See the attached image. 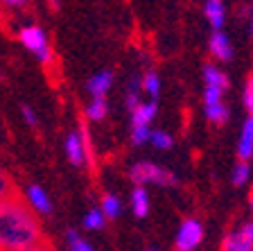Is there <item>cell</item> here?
Returning a JSON list of instances; mask_svg holds the SVG:
<instances>
[{
    "mask_svg": "<svg viewBox=\"0 0 253 251\" xmlns=\"http://www.w3.org/2000/svg\"><path fill=\"white\" fill-rule=\"evenodd\" d=\"M249 179H251V163L247 161H237L235 167H233L231 172V183L233 186H244V183H249Z\"/></svg>",
    "mask_w": 253,
    "mask_h": 251,
    "instance_id": "obj_20",
    "label": "cell"
},
{
    "mask_svg": "<svg viewBox=\"0 0 253 251\" xmlns=\"http://www.w3.org/2000/svg\"><path fill=\"white\" fill-rule=\"evenodd\" d=\"M129 179L136 186H161V188H172L176 186V174L169 172L168 167L158 165L152 161H138L129 167Z\"/></svg>",
    "mask_w": 253,
    "mask_h": 251,
    "instance_id": "obj_2",
    "label": "cell"
},
{
    "mask_svg": "<svg viewBox=\"0 0 253 251\" xmlns=\"http://www.w3.org/2000/svg\"><path fill=\"white\" fill-rule=\"evenodd\" d=\"M208 50L217 61H231L235 50H233L231 39L224 34V32H212L211 39H208Z\"/></svg>",
    "mask_w": 253,
    "mask_h": 251,
    "instance_id": "obj_8",
    "label": "cell"
},
{
    "mask_svg": "<svg viewBox=\"0 0 253 251\" xmlns=\"http://www.w3.org/2000/svg\"><path fill=\"white\" fill-rule=\"evenodd\" d=\"M204 82H206V86H211V89H219V91L228 89V77L221 73L217 66H212V63H206L204 66Z\"/></svg>",
    "mask_w": 253,
    "mask_h": 251,
    "instance_id": "obj_14",
    "label": "cell"
},
{
    "mask_svg": "<svg viewBox=\"0 0 253 251\" xmlns=\"http://www.w3.org/2000/svg\"><path fill=\"white\" fill-rule=\"evenodd\" d=\"M156 113H158V104L154 100L142 102L136 111H131V125L133 127H149L154 122V118H156Z\"/></svg>",
    "mask_w": 253,
    "mask_h": 251,
    "instance_id": "obj_13",
    "label": "cell"
},
{
    "mask_svg": "<svg viewBox=\"0 0 253 251\" xmlns=\"http://www.w3.org/2000/svg\"><path fill=\"white\" fill-rule=\"evenodd\" d=\"M224 251H253V222H244L235 233H228L221 242Z\"/></svg>",
    "mask_w": 253,
    "mask_h": 251,
    "instance_id": "obj_6",
    "label": "cell"
},
{
    "mask_svg": "<svg viewBox=\"0 0 253 251\" xmlns=\"http://www.w3.org/2000/svg\"><path fill=\"white\" fill-rule=\"evenodd\" d=\"M237 156L240 161H247L253 156V115H247V120L240 131V141H237Z\"/></svg>",
    "mask_w": 253,
    "mask_h": 251,
    "instance_id": "obj_10",
    "label": "cell"
},
{
    "mask_svg": "<svg viewBox=\"0 0 253 251\" xmlns=\"http://www.w3.org/2000/svg\"><path fill=\"white\" fill-rule=\"evenodd\" d=\"M129 206H131V213L136 217H147L149 215V193L147 188H142V186H133L131 190V197H129Z\"/></svg>",
    "mask_w": 253,
    "mask_h": 251,
    "instance_id": "obj_12",
    "label": "cell"
},
{
    "mask_svg": "<svg viewBox=\"0 0 253 251\" xmlns=\"http://www.w3.org/2000/svg\"><path fill=\"white\" fill-rule=\"evenodd\" d=\"M66 245H68L70 251H95L93 245H90L88 240H84V238L79 236L75 229H68V231H66Z\"/></svg>",
    "mask_w": 253,
    "mask_h": 251,
    "instance_id": "obj_22",
    "label": "cell"
},
{
    "mask_svg": "<svg viewBox=\"0 0 253 251\" xmlns=\"http://www.w3.org/2000/svg\"><path fill=\"white\" fill-rule=\"evenodd\" d=\"M242 102H244V106H247L249 115H253V75H251V77L247 79V84H244Z\"/></svg>",
    "mask_w": 253,
    "mask_h": 251,
    "instance_id": "obj_26",
    "label": "cell"
},
{
    "mask_svg": "<svg viewBox=\"0 0 253 251\" xmlns=\"http://www.w3.org/2000/svg\"><path fill=\"white\" fill-rule=\"evenodd\" d=\"M27 251H50V249H47V247H41V245H39V247H34V249H27Z\"/></svg>",
    "mask_w": 253,
    "mask_h": 251,
    "instance_id": "obj_30",
    "label": "cell"
},
{
    "mask_svg": "<svg viewBox=\"0 0 253 251\" xmlns=\"http://www.w3.org/2000/svg\"><path fill=\"white\" fill-rule=\"evenodd\" d=\"M221 102H224V91H219V89H211V86H206V89H204V106L221 104Z\"/></svg>",
    "mask_w": 253,
    "mask_h": 251,
    "instance_id": "obj_25",
    "label": "cell"
},
{
    "mask_svg": "<svg viewBox=\"0 0 253 251\" xmlns=\"http://www.w3.org/2000/svg\"><path fill=\"white\" fill-rule=\"evenodd\" d=\"M41 226L32 208L18 199H2L0 206V245L5 251H27L39 247Z\"/></svg>",
    "mask_w": 253,
    "mask_h": 251,
    "instance_id": "obj_1",
    "label": "cell"
},
{
    "mask_svg": "<svg viewBox=\"0 0 253 251\" xmlns=\"http://www.w3.org/2000/svg\"><path fill=\"white\" fill-rule=\"evenodd\" d=\"M21 115H23V120H25L30 127H34V125H37V122H39V115H37V111L32 109L30 104H23Z\"/></svg>",
    "mask_w": 253,
    "mask_h": 251,
    "instance_id": "obj_27",
    "label": "cell"
},
{
    "mask_svg": "<svg viewBox=\"0 0 253 251\" xmlns=\"http://www.w3.org/2000/svg\"><path fill=\"white\" fill-rule=\"evenodd\" d=\"M152 127H131V143L133 145H145V143H152Z\"/></svg>",
    "mask_w": 253,
    "mask_h": 251,
    "instance_id": "obj_24",
    "label": "cell"
},
{
    "mask_svg": "<svg viewBox=\"0 0 253 251\" xmlns=\"http://www.w3.org/2000/svg\"><path fill=\"white\" fill-rule=\"evenodd\" d=\"M104 224H106V215L102 213L100 206L90 208L88 213L84 215V229H88V231H100V229H104Z\"/></svg>",
    "mask_w": 253,
    "mask_h": 251,
    "instance_id": "obj_18",
    "label": "cell"
},
{
    "mask_svg": "<svg viewBox=\"0 0 253 251\" xmlns=\"http://www.w3.org/2000/svg\"><path fill=\"white\" fill-rule=\"evenodd\" d=\"M140 93H145L142 91V77H131L129 79V86H126V93H125V102L129 106V111H136L142 104Z\"/></svg>",
    "mask_w": 253,
    "mask_h": 251,
    "instance_id": "obj_15",
    "label": "cell"
},
{
    "mask_svg": "<svg viewBox=\"0 0 253 251\" xmlns=\"http://www.w3.org/2000/svg\"><path fill=\"white\" fill-rule=\"evenodd\" d=\"M152 145L156 147V150H169V147L174 145V138H172V134H168V131L156 129L152 134Z\"/></svg>",
    "mask_w": 253,
    "mask_h": 251,
    "instance_id": "obj_23",
    "label": "cell"
},
{
    "mask_svg": "<svg viewBox=\"0 0 253 251\" xmlns=\"http://www.w3.org/2000/svg\"><path fill=\"white\" fill-rule=\"evenodd\" d=\"M111 86H113V73H111V70H100V73H95L93 77L86 82V91H88L93 98H106Z\"/></svg>",
    "mask_w": 253,
    "mask_h": 251,
    "instance_id": "obj_11",
    "label": "cell"
},
{
    "mask_svg": "<svg viewBox=\"0 0 253 251\" xmlns=\"http://www.w3.org/2000/svg\"><path fill=\"white\" fill-rule=\"evenodd\" d=\"M142 91L152 100L158 98V93H161V77H158L156 70H147V73L142 75Z\"/></svg>",
    "mask_w": 253,
    "mask_h": 251,
    "instance_id": "obj_19",
    "label": "cell"
},
{
    "mask_svg": "<svg viewBox=\"0 0 253 251\" xmlns=\"http://www.w3.org/2000/svg\"><path fill=\"white\" fill-rule=\"evenodd\" d=\"M100 208H102V213L106 215V220H116L122 213V199L113 193H106L100 201Z\"/></svg>",
    "mask_w": 253,
    "mask_h": 251,
    "instance_id": "obj_16",
    "label": "cell"
},
{
    "mask_svg": "<svg viewBox=\"0 0 253 251\" xmlns=\"http://www.w3.org/2000/svg\"><path fill=\"white\" fill-rule=\"evenodd\" d=\"M16 34H18V41L23 43V48L30 50L43 66H50V63H52V59H54L52 48L47 43V34L41 25H37V23H25V25L18 27Z\"/></svg>",
    "mask_w": 253,
    "mask_h": 251,
    "instance_id": "obj_3",
    "label": "cell"
},
{
    "mask_svg": "<svg viewBox=\"0 0 253 251\" xmlns=\"http://www.w3.org/2000/svg\"><path fill=\"white\" fill-rule=\"evenodd\" d=\"M249 208H251V213H253V197L249 199Z\"/></svg>",
    "mask_w": 253,
    "mask_h": 251,
    "instance_id": "obj_31",
    "label": "cell"
},
{
    "mask_svg": "<svg viewBox=\"0 0 253 251\" xmlns=\"http://www.w3.org/2000/svg\"><path fill=\"white\" fill-rule=\"evenodd\" d=\"M25 199H27V206H30L32 210H37L39 215L52 213V199H50V195H47L41 186H37V183H30L25 188Z\"/></svg>",
    "mask_w": 253,
    "mask_h": 251,
    "instance_id": "obj_7",
    "label": "cell"
},
{
    "mask_svg": "<svg viewBox=\"0 0 253 251\" xmlns=\"http://www.w3.org/2000/svg\"><path fill=\"white\" fill-rule=\"evenodd\" d=\"M204 113L206 118L211 122H215V125H224V122L228 120V115H231V111H228V106L221 102V104H212V106H204Z\"/></svg>",
    "mask_w": 253,
    "mask_h": 251,
    "instance_id": "obj_21",
    "label": "cell"
},
{
    "mask_svg": "<svg viewBox=\"0 0 253 251\" xmlns=\"http://www.w3.org/2000/svg\"><path fill=\"white\" fill-rule=\"evenodd\" d=\"M109 113V102H106V98H93L86 104V118L88 120H104V115Z\"/></svg>",
    "mask_w": 253,
    "mask_h": 251,
    "instance_id": "obj_17",
    "label": "cell"
},
{
    "mask_svg": "<svg viewBox=\"0 0 253 251\" xmlns=\"http://www.w3.org/2000/svg\"><path fill=\"white\" fill-rule=\"evenodd\" d=\"M249 34L253 37V5H251V14H249Z\"/></svg>",
    "mask_w": 253,
    "mask_h": 251,
    "instance_id": "obj_29",
    "label": "cell"
},
{
    "mask_svg": "<svg viewBox=\"0 0 253 251\" xmlns=\"http://www.w3.org/2000/svg\"><path fill=\"white\" fill-rule=\"evenodd\" d=\"M147 251H158V249H147Z\"/></svg>",
    "mask_w": 253,
    "mask_h": 251,
    "instance_id": "obj_32",
    "label": "cell"
},
{
    "mask_svg": "<svg viewBox=\"0 0 253 251\" xmlns=\"http://www.w3.org/2000/svg\"><path fill=\"white\" fill-rule=\"evenodd\" d=\"M63 152L73 165H84L88 161V134L84 131H70L63 141Z\"/></svg>",
    "mask_w": 253,
    "mask_h": 251,
    "instance_id": "obj_5",
    "label": "cell"
},
{
    "mask_svg": "<svg viewBox=\"0 0 253 251\" xmlns=\"http://www.w3.org/2000/svg\"><path fill=\"white\" fill-rule=\"evenodd\" d=\"M204 14L208 25L212 27V32H221V27L226 23V7H224V2L221 0H206Z\"/></svg>",
    "mask_w": 253,
    "mask_h": 251,
    "instance_id": "obj_9",
    "label": "cell"
},
{
    "mask_svg": "<svg viewBox=\"0 0 253 251\" xmlns=\"http://www.w3.org/2000/svg\"><path fill=\"white\" fill-rule=\"evenodd\" d=\"M201 240H204V224L195 217H190V220L181 222L179 231L174 236V247L176 251H195L201 245Z\"/></svg>",
    "mask_w": 253,
    "mask_h": 251,
    "instance_id": "obj_4",
    "label": "cell"
},
{
    "mask_svg": "<svg viewBox=\"0 0 253 251\" xmlns=\"http://www.w3.org/2000/svg\"><path fill=\"white\" fill-rule=\"evenodd\" d=\"M5 7H14V9H21V7H25V0H5Z\"/></svg>",
    "mask_w": 253,
    "mask_h": 251,
    "instance_id": "obj_28",
    "label": "cell"
}]
</instances>
